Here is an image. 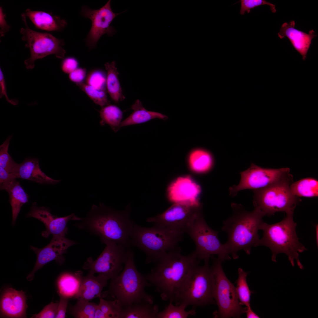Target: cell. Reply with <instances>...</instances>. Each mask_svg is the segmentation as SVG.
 <instances>
[{
  "instance_id": "cell-1",
  "label": "cell",
  "mask_w": 318,
  "mask_h": 318,
  "mask_svg": "<svg viewBox=\"0 0 318 318\" xmlns=\"http://www.w3.org/2000/svg\"><path fill=\"white\" fill-rule=\"evenodd\" d=\"M200 261L194 251L184 256L179 249L172 251L162 256L145 277L163 300L175 303L188 275Z\"/></svg>"
},
{
  "instance_id": "cell-2",
  "label": "cell",
  "mask_w": 318,
  "mask_h": 318,
  "mask_svg": "<svg viewBox=\"0 0 318 318\" xmlns=\"http://www.w3.org/2000/svg\"><path fill=\"white\" fill-rule=\"evenodd\" d=\"M129 204L118 211L102 203L93 205L86 216L74 225L78 228L106 239L130 247V236L135 223L130 218Z\"/></svg>"
},
{
  "instance_id": "cell-3",
  "label": "cell",
  "mask_w": 318,
  "mask_h": 318,
  "mask_svg": "<svg viewBox=\"0 0 318 318\" xmlns=\"http://www.w3.org/2000/svg\"><path fill=\"white\" fill-rule=\"evenodd\" d=\"M231 206L233 214L223 222L222 230L228 235L227 240L223 244L236 259L238 258V251L243 250L249 255L251 248L257 246L260 240L258 232L265 215L257 207L248 211L240 204L232 203Z\"/></svg>"
},
{
  "instance_id": "cell-4",
  "label": "cell",
  "mask_w": 318,
  "mask_h": 318,
  "mask_svg": "<svg viewBox=\"0 0 318 318\" xmlns=\"http://www.w3.org/2000/svg\"><path fill=\"white\" fill-rule=\"evenodd\" d=\"M294 212L286 213L281 221L273 224L263 222L259 230L263 231V235L257 244L268 247L271 250L272 260L276 262L277 255L280 253L286 254L292 266L294 261L301 269L304 267L299 258V253L307 250L299 241L296 232L297 223L293 220Z\"/></svg>"
},
{
  "instance_id": "cell-5",
  "label": "cell",
  "mask_w": 318,
  "mask_h": 318,
  "mask_svg": "<svg viewBox=\"0 0 318 318\" xmlns=\"http://www.w3.org/2000/svg\"><path fill=\"white\" fill-rule=\"evenodd\" d=\"M150 286L145 276L137 270L134 254L130 248L123 270L111 279L108 293L117 300L123 308L143 302L153 303V297L145 290Z\"/></svg>"
},
{
  "instance_id": "cell-6",
  "label": "cell",
  "mask_w": 318,
  "mask_h": 318,
  "mask_svg": "<svg viewBox=\"0 0 318 318\" xmlns=\"http://www.w3.org/2000/svg\"><path fill=\"white\" fill-rule=\"evenodd\" d=\"M184 233L155 225L148 228L135 224L130 244L144 252L147 263L156 262L166 253L179 249L178 244Z\"/></svg>"
},
{
  "instance_id": "cell-7",
  "label": "cell",
  "mask_w": 318,
  "mask_h": 318,
  "mask_svg": "<svg viewBox=\"0 0 318 318\" xmlns=\"http://www.w3.org/2000/svg\"><path fill=\"white\" fill-rule=\"evenodd\" d=\"M204 261L203 266L197 264L192 269L181 288L175 305L203 307L215 303L214 274L209 266V261Z\"/></svg>"
},
{
  "instance_id": "cell-8",
  "label": "cell",
  "mask_w": 318,
  "mask_h": 318,
  "mask_svg": "<svg viewBox=\"0 0 318 318\" xmlns=\"http://www.w3.org/2000/svg\"><path fill=\"white\" fill-rule=\"evenodd\" d=\"M293 178L284 180L266 187L254 190L253 203L269 216L278 212H294L301 200L293 194L290 188Z\"/></svg>"
},
{
  "instance_id": "cell-9",
  "label": "cell",
  "mask_w": 318,
  "mask_h": 318,
  "mask_svg": "<svg viewBox=\"0 0 318 318\" xmlns=\"http://www.w3.org/2000/svg\"><path fill=\"white\" fill-rule=\"evenodd\" d=\"M211 267L215 279L214 299L218 310L213 313L215 318H239L245 313L246 307L240 305L236 287L228 279L223 270L222 263L218 258L211 257Z\"/></svg>"
},
{
  "instance_id": "cell-10",
  "label": "cell",
  "mask_w": 318,
  "mask_h": 318,
  "mask_svg": "<svg viewBox=\"0 0 318 318\" xmlns=\"http://www.w3.org/2000/svg\"><path fill=\"white\" fill-rule=\"evenodd\" d=\"M25 27L21 28L20 33L22 40L25 42V47L29 49L30 57L25 60L24 64L27 69L34 67L35 61L51 54H54L58 58L64 59L66 51L62 46L64 44L63 39L57 38L51 34L34 30L28 26L26 17L21 14Z\"/></svg>"
},
{
  "instance_id": "cell-11",
  "label": "cell",
  "mask_w": 318,
  "mask_h": 318,
  "mask_svg": "<svg viewBox=\"0 0 318 318\" xmlns=\"http://www.w3.org/2000/svg\"><path fill=\"white\" fill-rule=\"evenodd\" d=\"M219 232L211 228L205 221L202 213L198 215L186 230L194 242V251L199 261L209 260L217 255L223 262L231 259L230 254L218 238Z\"/></svg>"
},
{
  "instance_id": "cell-12",
  "label": "cell",
  "mask_w": 318,
  "mask_h": 318,
  "mask_svg": "<svg viewBox=\"0 0 318 318\" xmlns=\"http://www.w3.org/2000/svg\"><path fill=\"white\" fill-rule=\"evenodd\" d=\"M101 241L105 245L103 251L95 260L91 257L88 258L83 268L88 270V273L102 274L111 279L123 270L130 247L107 240Z\"/></svg>"
},
{
  "instance_id": "cell-13",
  "label": "cell",
  "mask_w": 318,
  "mask_h": 318,
  "mask_svg": "<svg viewBox=\"0 0 318 318\" xmlns=\"http://www.w3.org/2000/svg\"><path fill=\"white\" fill-rule=\"evenodd\" d=\"M238 184L229 188L230 195L236 196L240 191L246 189H261L279 181L293 178L288 168H262L251 163L247 170L240 173Z\"/></svg>"
},
{
  "instance_id": "cell-14",
  "label": "cell",
  "mask_w": 318,
  "mask_h": 318,
  "mask_svg": "<svg viewBox=\"0 0 318 318\" xmlns=\"http://www.w3.org/2000/svg\"><path fill=\"white\" fill-rule=\"evenodd\" d=\"M202 205L174 203L162 213L149 217L146 221L170 230L184 233L193 221L202 213Z\"/></svg>"
},
{
  "instance_id": "cell-15",
  "label": "cell",
  "mask_w": 318,
  "mask_h": 318,
  "mask_svg": "<svg viewBox=\"0 0 318 318\" xmlns=\"http://www.w3.org/2000/svg\"><path fill=\"white\" fill-rule=\"evenodd\" d=\"M111 1L109 0L103 6L98 9H92L83 6L81 13L82 16L90 19L92 26L85 40L89 49L95 48L101 37L107 34L112 36L116 31L110 26L114 19L121 13H115L112 10Z\"/></svg>"
},
{
  "instance_id": "cell-16",
  "label": "cell",
  "mask_w": 318,
  "mask_h": 318,
  "mask_svg": "<svg viewBox=\"0 0 318 318\" xmlns=\"http://www.w3.org/2000/svg\"><path fill=\"white\" fill-rule=\"evenodd\" d=\"M76 244L65 236H53L50 242L43 248L39 249L31 246L30 249L36 254L37 260L32 271L27 276V280H32L35 273L51 261L54 260L62 264L64 261L63 254L68 248Z\"/></svg>"
},
{
  "instance_id": "cell-17",
  "label": "cell",
  "mask_w": 318,
  "mask_h": 318,
  "mask_svg": "<svg viewBox=\"0 0 318 318\" xmlns=\"http://www.w3.org/2000/svg\"><path fill=\"white\" fill-rule=\"evenodd\" d=\"M26 217L34 218L44 224L46 229L42 232V235L45 238L50 235L53 236H65L68 231L67 223L70 220L78 221L81 219L74 213L62 217L53 216L49 208L39 207L36 202L33 203Z\"/></svg>"
},
{
  "instance_id": "cell-18",
  "label": "cell",
  "mask_w": 318,
  "mask_h": 318,
  "mask_svg": "<svg viewBox=\"0 0 318 318\" xmlns=\"http://www.w3.org/2000/svg\"><path fill=\"white\" fill-rule=\"evenodd\" d=\"M201 191L200 186L189 176L177 178L169 185L166 191L170 201L195 205H201L199 201Z\"/></svg>"
},
{
  "instance_id": "cell-19",
  "label": "cell",
  "mask_w": 318,
  "mask_h": 318,
  "mask_svg": "<svg viewBox=\"0 0 318 318\" xmlns=\"http://www.w3.org/2000/svg\"><path fill=\"white\" fill-rule=\"evenodd\" d=\"M27 307L26 296L22 291L9 288L4 291L0 300L2 315L10 318L26 317Z\"/></svg>"
},
{
  "instance_id": "cell-20",
  "label": "cell",
  "mask_w": 318,
  "mask_h": 318,
  "mask_svg": "<svg viewBox=\"0 0 318 318\" xmlns=\"http://www.w3.org/2000/svg\"><path fill=\"white\" fill-rule=\"evenodd\" d=\"M295 25L294 20L291 21L289 23H284L278 35L281 39L287 37L293 47L301 54L303 60H304L306 58L312 40L317 35L315 34V32L313 29L310 30L307 34L295 28Z\"/></svg>"
},
{
  "instance_id": "cell-21",
  "label": "cell",
  "mask_w": 318,
  "mask_h": 318,
  "mask_svg": "<svg viewBox=\"0 0 318 318\" xmlns=\"http://www.w3.org/2000/svg\"><path fill=\"white\" fill-rule=\"evenodd\" d=\"M16 179L28 180L41 184H56L60 180L53 179L47 176L41 169L38 160L26 158L16 167L11 173Z\"/></svg>"
},
{
  "instance_id": "cell-22",
  "label": "cell",
  "mask_w": 318,
  "mask_h": 318,
  "mask_svg": "<svg viewBox=\"0 0 318 318\" xmlns=\"http://www.w3.org/2000/svg\"><path fill=\"white\" fill-rule=\"evenodd\" d=\"M109 279L101 274L95 276L88 273L86 276H80L78 290L74 296L77 300L90 301L94 298L101 297L102 292Z\"/></svg>"
},
{
  "instance_id": "cell-23",
  "label": "cell",
  "mask_w": 318,
  "mask_h": 318,
  "mask_svg": "<svg viewBox=\"0 0 318 318\" xmlns=\"http://www.w3.org/2000/svg\"><path fill=\"white\" fill-rule=\"evenodd\" d=\"M36 28L48 32L61 31L67 25L65 20L51 12L32 10L27 9L23 13Z\"/></svg>"
},
{
  "instance_id": "cell-24",
  "label": "cell",
  "mask_w": 318,
  "mask_h": 318,
  "mask_svg": "<svg viewBox=\"0 0 318 318\" xmlns=\"http://www.w3.org/2000/svg\"><path fill=\"white\" fill-rule=\"evenodd\" d=\"M187 162L190 168L198 173H204L209 171L213 167L214 159L211 153L201 147H196L189 152Z\"/></svg>"
},
{
  "instance_id": "cell-25",
  "label": "cell",
  "mask_w": 318,
  "mask_h": 318,
  "mask_svg": "<svg viewBox=\"0 0 318 318\" xmlns=\"http://www.w3.org/2000/svg\"><path fill=\"white\" fill-rule=\"evenodd\" d=\"M131 108L133 112L129 116L122 121L120 127L145 123L155 119L165 120L168 118L167 116L161 113L146 110L138 99L132 105Z\"/></svg>"
},
{
  "instance_id": "cell-26",
  "label": "cell",
  "mask_w": 318,
  "mask_h": 318,
  "mask_svg": "<svg viewBox=\"0 0 318 318\" xmlns=\"http://www.w3.org/2000/svg\"><path fill=\"white\" fill-rule=\"evenodd\" d=\"M5 190L9 195V201L12 210V224L14 226L21 209L23 205L28 202L29 196L16 179L10 183Z\"/></svg>"
},
{
  "instance_id": "cell-27",
  "label": "cell",
  "mask_w": 318,
  "mask_h": 318,
  "mask_svg": "<svg viewBox=\"0 0 318 318\" xmlns=\"http://www.w3.org/2000/svg\"><path fill=\"white\" fill-rule=\"evenodd\" d=\"M158 312L157 305L143 302L123 308L120 318H157Z\"/></svg>"
},
{
  "instance_id": "cell-28",
  "label": "cell",
  "mask_w": 318,
  "mask_h": 318,
  "mask_svg": "<svg viewBox=\"0 0 318 318\" xmlns=\"http://www.w3.org/2000/svg\"><path fill=\"white\" fill-rule=\"evenodd\" d=\"M107 71L106 88L112 99L115 102L118 103L125 99L119 82V73L116 67V63L114 61L105 64Z\"/></svg>"
},
{
  "instance_id": "cell-29",
  "label": "cell",
  "mask_w": 318,
  "mask_h": 318,
  "mask_svg": "<svg viewBox=\"0 0 318 318\" xmlns=\"http://www.w3.org/2000/svg\"><path fill=\"white\" fill-rule=\"evenodd\" d=\"M293 195L298 197H317L318 196V181L309 177L293 182L290 185Z\"/></svg>"
},
{
  "instance_id": "cell-30",
  "label": "cell",
  "mask_w": 318,
  "mask_h": 318,
  "mask_svg": "<svg viewBox=\"0 0 318 318\" xmlns=\"http://www.w3.org/2000/svg\"><path fill=\"white\" fill-rule=\"evenodd\" d=\"M99 112L101 125H107L115 132L121 128L123 112L118 107L110 104L102 107Z\"/></svg>"
},
{
  "instance_id": "cell-31",
  "label": "cell",
  "mask_w": 318,
  "mask_h": 318,
  "mask_svg": "<svg viewBox=\"0 0 318 318\" xmlns=\"http://www.w3.org/2000/svg\"><path fill=\"white\" fill-rule=\"evenodd\" d=\"M81 273L77 272L75 275L65 274L60 277L57 282L58 290L60 296L69 298L75 296L77 293L80 282Z\"/></svg>"
},
{
  "instance_id": "cell-32",
  "label": "cell",
  "mask_w": 318,
  "mask_h": 318,
  "mask_svg": "<svg viewBox=\"0 0 318 318\" xmlns=\"http://www.w3.org/2000/svg\"><path fill=\"white\" fill-rule=\"evenodd\" d=\"M248 274L242 268H239L238 277L236 282V289L240 304L246 307L251 306V296L253 293L250 289L247 283L246 277Z\"/></svg>"
},
{
  "instance_id": "cell-33",
  "label": "cell",
  "mask_w": 318,
  "mask_h": 318,
  "mask_svg": "<svg viewBox=\"0 0 318 318\" xmlns=\"http://www.w3.org/2000/svg\"><path fill=\"white\" fill-rule=\"evenodd\" d=\"M98 304L88 301L77 300L76 304L69 308L70 314L76 318H94Z\"/></svg>"
},
{
  "instance_id": "cell-34",
  "label": "cell",
  "mask_w": 318,
  "mask_h": 318,
  "mask_svg": "<svg viewBox=\"0 0 318 318\" xmlns=\"http://www.w3.org/2000/svg\"><path fill=\"white\" fill-rule=\"evenodd\" d=\"M187 306L184 304L174 306L170 302L162 311L158 312L157 318H186L189 315L196 314V310H185Z\"/></svg>"
},
{
  "instance_id": "cell-35",
  "label": "cell",
  "mask_w": 318,
  "mask_h": 318,
  "mask_svg": "<svg viewBox=\"0 0 318 318\" xmlns=\"http://www.w3.org/2000/svg\"><path fill=\"white\" fill-rule=\"evenodd\" d=\"M96 104L102 107L110 104L106 90L95 89L83 82L76 84Z\"/></svg>"
},
{
  "instance_id": "cell-36",
  "label": "cell",
  "mask_w": 318,
  "mask_h": 318,
  "mask_svg": "<svg viewBox=\"0 0 318 318\" xmlns=\"http://www.w3.org/2000/svg\"><path fill=\"white\" fill-rule=\"evenodd\" d=\"M98 307L107 318H120L123 308L116 299L109 301L100 298Z\"/></svg>"
},
{
  "instance_id": "cell-37",
  "label": "cell",
  "mask_w": 318,
  "mask_h": 318,
  "mask_svg": "<svg viewBox=\"0 0 318 318\" xmlns=\"http://www.w3.org/2000/svg\"><path fill=\"white\" fill-rule=\"evenodd\" d=\"M11 138V136L8 137L0 146V167L11 173L18 163L14 162L8 152Z\"/></svg>"
},
{
  "instance_id": "cell-38",
  "label": "cell",
  "mask_w": 318,
  "mask_h": 318,
  "mask_svg": "<svg viewBox=\"0 0 318 318\" xmlns=\"http://www.w3.org/2000/svg\"><path fill=\"white\" fill-rule=\"evenodd\" d=\"M106 78L107 75L102 70L94 69L87 76L85 84L97 89L106 90Z\"/></svg>"
},
{
  "instance_id": "cell-39",
  "label": "cell",
  "mask_w": 318,
  "mask_h": 318,
  "mask_svg": "<svg viewBox=\"0 0 318 318\" xmlns=\"http://www.w3.org/2000/svg\"><path fill=\"white\" fill-rule=\"evenodd\" d=\"M237 3L241 4L240 13L241 15H244L246 12L249 13L251 9L264 5H269L273 13L276 11L275 5L265 0H241Z\"/></svg>"
},
{
  "instance_id": "cell-40",
  "label": "cell",
  "mask_w": 318,
  "mask_h": 318,
  "mask_svg": "<svg viewBox=\"0 0 318 318\" xmlns=\"http://www.w3.org/2000/svg\"><path fill=\"white\" fill-rule=\"evenodd\" d=\"M59 302H51L46 305L38 314L34 315L32 318H55L57 314Z\"/></svg>"
},
{
  "instance_id": "cell-41",
  "label": "cell",
  "mask_w": 318,
  "mask_h": 318,
  "mask_svg": "<svg viewBox=\"0 0 318 318\" xmlns=\"http://www.w3.org/2000/svg\"><path fill=\"white\" fill-rule=\"evenodd\" d=\"M78 61L76 58L69 57L64 58L62 61L61 68L64 72L69 74L78 68Z\"/></svg>"
},
{
  "instance_id": "cell-42",
  "label": "cell",
  "mask_w": 318,
  "mask_h": 318,
  "mask_svg": "<svg viewBox=\"0 0 318 318\" xmlns=\"http://www.w3.org/2000/svg\"><path fill=\"white\" fill-rule=\"evenodd\" d=\"M13 175L6 171L4 169L0 167V188L1 190H5L6 187L14 179Z\"/></svg>"
},
{
  "instance_id": "cell-43",
  "label": "cell",
  "mask_w": 318,
  "mask_h": 318,
  "mask_svg": "<svg viewBox=\"0 0 318 318\" xmlns=\"http://www.w3.org/2000/svg\"><path fill=\"white\" fill-rule=\"evenodd\" d=\"M86 75V70L85 68H77L69 74V77L72 82L76 84L83 82Z\"/></svg>"
},
{
  "instance_id": "cell-44",
  "label": "cell",
  "mask_w": 318,
  "mask_h": 318,
  "mask_svg": "<svg viewBox=\"0 0 318 318\" xmlns=\"http://www.w3.org/2000/svg\"><path fill=\"white\" fill-rule=\"evenodd\" d=\"M0 97L2 98L5 96L6 101L9 103L14 105L18 104V101L16 100H11L8 97L6 90V86L4 75L1 68H0Z\"/></svg>"
},
{
  "instance_id": "cell-45",
  "label": "cell",
  "mask_w": 318,
  "mask_h": 318,
  "mask_svg": "<svg viewBox=\"0 0 318 318\" xmlns=\"http://www.w3.org/2000/svg\"><path fill=\"white\" fill-rule=\"evenodd\" d=\"M60 296V299L56 318H64L66 317L69 298L62 296Z\"/></svg>"
},
{
  "instance_id": "cell-46",
  "label": "cell",
  "mask_w": 318,
  "mask_h": 318,
  "mask_svg": "<svg viewBox=\"0 0 318 318\" xmlns=\"http://www.w3.org/2000/svg\"><path fill=\"white\" fill-rule=\"evenodd\" d=\"M6 14L3 8L0 7V37H3L10 30V26L6 19Z\"/></svg>"
},
{
  "instance_id": "cell-47",
  "label": "cell",
  "mask_w": 318,
  "mask_h": 318,
  "mask_svg": "<svg viewBox=\"0 0 318 318\" xmlns=\"http://www.w3.org/2000/svg\"><path fill=\"white\" fill-rule=\"evenodd\" d=\"M245 313L246 315L247 318H259V317L254 312L250 307H246Z\"/></svg>"
},
{
  "instance_id": "cell-48",
  "label": "cell",
  "mask_w": 318,
  "mask_h": 318,
  "mask_svg": "<svg viewBox=\"0 0 318 318\" xmlns=\"http://www.w3.org/2000/svg\"><path fill=\"white\" fill-rule=\"evenodd\" d=\"M94 318H107L106 315L99 308L98 305L95 312Z\"/></svg>"
},
{
  "instance_id": "cell-49",
  "label": "cell",
  "mask_w": 318,
  "mask_h": 318,
  "mask_svg": "<svg viewBox=\"0 0 318 318\" xmlns=\"http://www.w3.org/2000/svg\"><path fill=\"white\" fill-rule=\"evenodd\" d=\"M318 225L317 224V225H316V243H317V245H318Z\"/></svg>"
}]
</instances>
